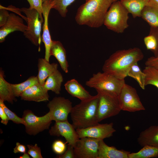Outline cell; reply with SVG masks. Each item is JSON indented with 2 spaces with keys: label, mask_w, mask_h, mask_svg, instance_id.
<instances>
[{
  "label": "cell",
  "mask_w": 158,
  "mask_h": 158,
  "mask_svg": "<svg viewBox=\"0 0 158 158\" xmlns=\"http://www.w3.org/2000/svg\"><path fill=\"white\" fill-rule=\"evenodd\" d=\"M66 143L61 140H56L53 142L52 145L53 151L58 155L64 153L66 151Z\"/></svg>",
  "instance_id": "34"
},
{
  "label": "cell",
  "mask_w": 158,
  "mask_h": 158,
  "mask_svg": "<svg viewBox=\"0 0 158 158\" xmlns=\"http://www.w3.org/2000/svg\"><path fill=\"white\" fill-rule=\"evenodd\" d=\"M22 118L25 122L26 132L30 135H35L45 130L48 129L52 120L48 112L42 116H36L31 110H25Z\"/></svg>",
  "instance_id": "9"
},
{
  "label": "cell",
  "mask_w": 158,
  "mask_h": 158,
  "mask_svg": "<svg viewBox=\"0 0 158 158\" xmlns=\"http://www.w3.org/2000/svg\"><path fill=\"white\" fill-rule=\"evenodd\" d=\"M30 4L29 8L34 9L37 10L38 12L40 19L44 22V18L42 14L43 13L42 6V0H27Z\"/></svg>",
  "instance_id": "33"
},
{
  "label": "cell",
  "mask_w": 158,
  "mask_h": 158,
  "mask_svg": "<svg viewBox=\"0 0 158 158\" xmlns=\"http://www.w3.org/2000/svg\"><path fill=\"white\" fill-rule=\"evenodd\" d=\"M64 87L69 94L81 101L87 100L93 97L75 79L68 81L64 84Z\"/></svg>",
  "instance_id": "20"
},
{
  "label": "cell",
  "mask_w": 158,
  "mask_h": 158,
  "mask_svg": "<svg viewBox=\"0 0 158 158\" xmlns=\"http://www.w3.org/2000/svg\"><path fill=\"white\" fill-rule=\"evenodd\" d=\"M129 12L121 1L114 2L106 14L104 24L109 29L115 32H123L129 26Z\"/></svg>",
  "instance_id": "5"
},
{
  "label": "cell",
  "mask_w": 158,
  "mask_h": 158,
  "mask_svg": "<svg viewBox=\"0 0 158 158\" xmlns=\"http://www.w3.org/2000/svg\"><path fill=\"white\" fill-rule=\"evenodd\" d=\"M26 16L28 28L23 32L25 37L36 46L40 45L42 41L41 32L42 23L37 11L29 8H23L19 9Z\"/></svg>",
  "instance_id": "7"
},
{
  "label": "cell",
  "mask_w": 158,
  "mask_h": 158,
  "mask_svg": "<svg viewBox=\"0 0 158 158\" xmlns=\"http://www.w3.org/2000/svg\"><path fill=\"white\" fill-rule=\"evenodd\" d=\"M150 0H120L133 18L141 17V11Z\"/></svg>",
  "instance_id": "23"
},
{
  "label": "cell",
  "mask_w": 158,
  "mask_h": 158,
  "mask_svg": "<svg viewBox=\"0 0 158 158\" xmlns=\"http://www.w3.org/2000/svg\"><path fill=\"white\" fill-rule=\"evenodd\" d=\"M79 138L89 137L99 140L109 138L113 135L116 130L113 123L99 124L84 128L76 129Z\"/></svg>",
  "instance_id": "12"
},
{
  "label": "cell",
  "mask_w": 158,
  "mask_h": 158,
  "mask_svg": "<svg viewBox=\"0 0 158 158\" xmlns=\"http://www.w3.org/2000/svg\"><path fill=\"white\" fill-rule=\"evenodd\" d=\"M85 0L86 1H87L88 0Z\"/></svg>",
  "instance_id": "45"
},
{
  "label": "cell",
  "mask_w": 158,
  "mask_h": 158,
  "mask_svg": "<svg viewBox=\"0 0 158 158\" xmlns=\"http://www.w3.org/2000/svg\"><path fill=\"white\" fill-rule=\"evenodd\" d=\"M139 151L130 153L128 158H151L158 157V148L149 145H145Z\"/></svg>",
  "instance_id": "26"
},
{
  "label": "cell",
  "mask_w": 158,
  "mask_h": 158,
  "mask_svg": "<svg viewBox=\"0 0 158 158\" xmlns=\"http://www.w3.org/2000/svg\"><path fill=\"white\" fill-rule=\"evenodd\" d=\"M38 83H39L37 76H32L22 83L11 85L14 96L15 97H18L26 90Z\"/></svg>",
  "instance_id": "27"
},
{
  "label": "cell",
  "mask_w": 158,
  "mask_h": 158,
  "mask_svg": "<svg viewBox=\"0 0 158 158\" xmlns=\"http://www.w3.org/2000/svg\"><path fill=\"white\" fill-rule=\"evenodd\" d=\"M25 152V146L18 142H17L16 144V146L14 148L13 152L15 153L19 152L24 153Z\"/></svg>",
  "instance_id": "41"
},
{
  "label": "cell",
  "mask_w": 158,
  "mask_h": 158,
  "mask_svg": "<svg viewBox=\"0 0 158 158\" xmlns=\"http://www.w3.org/2000/svg\"><path fill=\"white\" fill-rule=\"evenodd\" d=\"M9 15L7 10L0 5V27L4 25L6 22Z\"/></svg>",
  "instance_id": "36"
},
{
  "label": "cell",
  "mask_w": 158,
  "mask_h": 158,
  "mask_svg": "<svg viewBox=\"0 0 158 158\" xmlns=\"http://www.w3.org/2000/svg\"><path fill=\"white\" fill-rule=\"evenodd\" d=\"M11 83L7 82L4 78V72L0 71V99L7 101L12 104L16 99L13 94Z\"/></svg>",
  "instance_id": "25"
},
{
  "label": "cell",
  "mask_w": 158,
  "mask_h": 158,
  "mask_svg": "<svg viewBox=\"0 0 158 158\" xmlns=\"http://www.w3.org/2000/svg\"><path fill=\"white\" fill-rule=\"evenodd\" d=\"M143 58L142 51L138 47L118 50L105 61L102 70L119 78L124 79L132 66Z\"/></svg>",
  "instance_id": "1"
},
{
  "label": "cell",
  "mask_w": 158,
  "mask_h": 158,
  "mask_svg": "<svg viewBox=\"0 0 158 158\" xmlns=\"http://www.w3.org/2000/svg\"><path fill=\"white\" fill-rule=\"evenodd\" d=\"M28 150V153L33 158H43L41 153V150L37 144L34 145H27Z\"/></svg>",
  "instance_id": "35"
},
{
  "label": "cell",
  "mask_w": 158,
  "mask_h": 158,
  "mask_svg": "<svg viewBox=\"0 0 158 158\" xmlns=\"http://www.w3.org/2000/svg\"><path fill=\"white\" fill-rule=\"evenodd\" d=\"M150 34L154 35L156 37L157 41V46L156 50L153 52L154 56L158 57V28L152 27L150 30Z\"/></svg>",
  "instance_id": "40"
},
{
  "label": "cell",
  "mask_w": 158,
  "mask_h": 158,
  "mask_svg": "<svg viewBox=\"0 0 158 158\" xmlns=\"http://www.w3.org/2000/svg\"><path fill=\"white\" fill-rule=\"evenodd\" d=\"M146 66L154 67L158 68V57H151L147 59L145 62Z\"/></svg>",
  "instance_id": "38"
},
{
  "label": "cell",
  "mask_w": 158,
  "mask_h": 158,
  "mask_svg": "<svg viewBox=\"0 0 158 158\" xmlns=\"http://www.w3.org/2000/svg\"></svg>",
  "instance_id": "46"
},
{
  "label": "cell",
  "mask_w": 158,
  "mask_h": 158,
  "mask_svg": "<svg viewBox=\"0 0 158 158\" xmlns=\"http://www.w3.org/2000/svg\"><path fill=\"white\" fill-rule=\"evenodd\" d=\"M63 81L62 75L57 70L48 77L43 86L48 91L51 90L56 94H59Z\"/></svg>",
  "instance_id": "24"
},
{
  "label": "cell",
  "mask_w": 158,
  "mask_h": 158,
  "mask_svg": "<svg viewBox=\"0 0 158 158\" xmlns=\"http://www.w3.org/2000/svg\"><path fill=\"white\" fill-rule=\"evenodd\" d=\"M130 152L119 150L107 145L103 140L99 142L97 158H128Z\"/></svg>",
  "instance_id": "17"
},
{
  "label": "cell",
  "mask_w": 158,
  "mask_h": 158,
  "mask_svg": "<svg viewBox=\"0 0 158 158\" xmlns=\"http://www.w3.org/2000/svg\"><path fill=\"white\" fill-rule=\"evenodd\" d=\"M141 17L153 28H158V4L150 0L142 9Z\"/></svg>",
  "instance_id": "19"
},
{
  "label": "cell",
  "mask_w": 158,
  "mask_h": 158,
  "mask_svg": "<svg viewBox=\"0 0 158 158\" xmlns=\"http://www.w3.org/2000/svg\"><path fill=\"white\" fill-rule=\"evenodd\" d=\"M50 54L54 56L58 61L62 70L65 73L68 72V63L66 52L61 43L59 41L52 40L50 50Z\"/></svg>",
  "instance_id": "21"
},
{
  "label": "cell",
  "mask_w": 158,
  "mask_h": 158,
  "mask_svg": "<svg viewBox=\"0 0 158 158\" xmlns=\"http://www.w3.org/2000/svg\"><path fill=\"white\" fill-rule=\"evenodd\" d=\"M97 92L98 98L97 117L98 122L120 113L121 109L118 96L105 91Z\"/></svg>",
  "instance_id": "6"
},
{
  "label": "cell",
  "mask_w": 158,
  "mask_h": 158,
  "mask_svg": "<svg viewBox=\"0 0 158 158\" xmlns=\"http://www.w3.org/2000/svg\"><path fill=\"white\" fill-rule=\"evenodd\" d=\"M121 110L135 112L145 110L136 90L126 83L118 96Z\"/></svg>",
  "instance_id": "8"
},
{
  "label": "cell",
  "mask_w": 158,
  "mask_h": 158,
  "mask_svg": "<svg viewBox=\"0 0 158 158\" xmlns=\"http://www.w3.org/2000/svg\"><path fill=\"white\" fill-rule=\"evenodd\" d=\"M0 117L1 119V123L5 125H6L9 120L3 108L1 106H0Z\"/></svg>",
  "instance_id": "39"
},
{
  "label": "cell",
  "mask_w": 158,
  "mask_h": 158,
  "mask_svg": "<svg viewBox=\"0 0 158 158\" xmlns=\"http://www.w3.org/2000/svg\"><path fill=\"white\" fill-rule=\"evenodd\" d=\"M28 153L25 152L24 153L23 155L19 157V158H30V157L29 156Z\"/></svg>",
  "instance_id": "42"
},
{
  "label": "cell",
  "mask_w": 158,
  "mask_h": 158,
  "mask_svg": "<svg viewBox=\"0 0 158 158\" xmlns=\"http://www.w3.org/2000/svg\"><path fill=\"white\" fill-rule=\"evenodd\" d=\"M142 71L145 74V86L152 85L158 89V68L146 66Z\"/></svg>",
  "instance_id": "28"
},
{
  "label": "cell",
  "mask_w": 158,
  "mask_h": 158,
  "mask_svg": "<svg viewBox=\"0 0 158 158\" xmlns=\"http://www.w3.org/2000/svg\"><path fill=\"white\" fill-rule=\"evenodd\" d=\"M117 1V0H114V1Z\"/></svg>",
  "instance_id": "44"
},
{
  "label": "cell",
  "mask_w": 158,
  "mask_h": 158,
  "mask_svg": "<svg viewBox=\"0 0 158 158\" xmlns=\"http://www.w3.org/2000/svg\"><path fill=\"white\" fill-rule=\"evenodd\" d=\"M57 157L59 158H75L74 147L68 144L67 149L64 153L62 154L59 155Z\"/></svg>",
  "instance_id": "37"
},
{
  "label": "cell",
  "mask_w": 158,
  "mask_h": 158,
  "mask_svg": "<svg viewBox=\"0 0 158 158\" xmlns=\"http://www.w3.org/2000/svg\"><path fill=\"white\" fill-rule=\"evenodd\" d=\"M42 6L44 20L43 33L42 36V40L45 47L44 58L49 61V59L51 56L50 54V50L52 40H51L49 30L48 19L49 14L51 9H52V6L48 0H43Z\"/></svg>",
  "instance_id": "15"
},
{
  "label": "cell",
  "mask_w": 158,
  "mask_h": 158,
  "mask_svg": "<svg viewBox=\"0 0 158 158\" xmlns=\"http://www.w3.org/2000/svg\"><path fill=\"white\" fill-rule=\"evenodd\" d=\"M48 91L43 85L38 83L26 90L21 94L20 97L22 100L25 101H46L49 100Z\"/></svg>",
  "instance_id": "16"
},
{
  "label": "cell",
  "mask_w": 158,
  "mask_h": 158,
  "mask_svg": "<svg viewBox=\"0 0 158 158\" xmlns=\"http://www.w3.org/2000/svg\"><path fill=\"white\" fill-rule=\"evenodd\" d=\"M127 76L134 78L142 89H145V74L141 71L138 63H135L131 67L128 73Z\"/></svg>",
  "instance_id": "29"
},
{
  "label": "cell",
  "mask_w": 158,
  "mask_h": 158,
  "mask_svg": "<svg viewBox=\"0 0 158 158\" xmlns=\"http://www.w3.org/2000/svg\"><path fill=\"white\" fill-rule=\"evenodd\" d=\"M4 101L0 99V106L2 107L8 116L9 120L17 124H22L24 126L25 122L24 119L17 116L14 113L9 109L5 104Z\"/></svg>",
  "instance_id": "31"
},
{
  "label": "cell",
  "mask_w": 158,
  "mask_h": 158,
  "mask_svg": "<svg viewBox=\"0 0 158 158\" xmlns=\"http://www.w3.org/2000/svg\"><path fill=\"white\" fill-rule=\"evenodd\" d=\"M152 0L153 1H154L155 2L158 4V0Z\"/></svg>",
  "instance_id": "43"
},
{
  "label": "cell",
  "mask_w": 158,
  "mask_h": 158,
  "mask_svg": "<svg viewBox=\"0 0 158 158\" xmlns=\"http://www.w3.org/2000/svg\"><path fill=\"white\" fill-rule=\"evenodd\" d=\"M47 106L51 120L55 122L68 120V115L73 108L71 101L62 97H54Z\"/></svg>",
  "instance_id": "10"
},
{
  "label": "cell",
  "mask_w": 158,
  "mask_h": 158,
  "mask_svg": "<svg viewBox=\"0 0 158 158\" xmlns=\"http://www.w3.org/2000/svg\"><path fill=\"white\" fill-rule=\"evenodd\" d=\"M98 100L97 94L87 100L81 101L73 107L71 116L72 124L76 129L85 128L99 123L97 117Z\"/></svg>",
  "instance_id": "3"
},
{
  "label": "cell",
  "mask_w": 158,
  "mask_h": 158,
  "mask_svg": "<svg viewBox=\"0 0 158 158\" xmlns=\"http://www.w3.org/2000/svg\"><path fill=\"white\" fill-rule=\"evenodd\" d=\"M52 5V9L56 10L62 17H65L68 7L75 0H48Z\"/></svg>",
  "instance_id": "30"
},
{
  "label": "cell",
  "mask_w": 158,
  "mask_h": 158,
  "mask_svg": "<svg viewBox=\"0 0 158 158\" xmlns=\"http://www.w3.org/2000/svg\"><path fill=\"white\" fill-rule=\"evenodd\" d=\"M144 41L147 49L150 50L153 52L156 50L157 46V41L154 35L150 33L148 35L144 37Z\"/></svg>",
  "instance_id": "32"
},
{
  "label": "cell",
  "mask_w": 158,
  "mask_h": 158,
  "mask_svg": "<svg viewBox=\"0 0 158 158\" xmlns=\"http://www.w3.org/2000/svg\"><path fill=\"white\" fill-rule=\"evenodd\" d=\"M114 0H88L78 9L75 17L77 23L93 28L104 24L108 8Z\"/></svg>",
  "instance_id": "2"
},
{
  "label": "cell",
  "mask_w": 158,
  "mask_h": 158,
  "mask_svg": "<svg viewBox=\"0 0 158 158\" xmlns=\"http://www.w3.org/2000/svg\"><path fill=\"white\" fill-rule=\"evenodd\" d=\"M22 18L13 13L9 14L5 24L0 29V42H4L6 36L11 33L16 31L24 32L27 29Z\"/></svg>",
  "instance_id": "14"
},
{
  "label": "cell",
  "mask_w": 158,
  "mask_h": 158,
  "mask_svg": "<svg viewBox=\"0 0 158 158\" xmlns=\"http://www.w3.org/2000/svg\"><path fill=\"white\" fill-rule=\"evenodd\" d=\"M99 140L89 137L79 138L74 147L75 158H97Z\"/></svg>",
  "instance_id": "11"
},
{
  "label": "cell",
  "mask_w": 158,
  "mask_h": 158,
  "mask_svg": "<svg viewBox=\"0 0 158 158\" xmlns=\"http://www.w3.org/2000/svg\"><path fill=\"white\" fill-rule=\"evenodd\" d=\"M137 141L142 147L149 145L158 148V125L151 126L142 131Z\"/></svg>",
  "instance_id": "18"
},
{
  "label": "cell",
  "mask_w": 158,
  "mask_h": 158,
  "mask_svg": "<svg viewBox=\"0 0 158 158\" xmlns=\"http://www.w3.org/2000/svg\"><path fill=\"white\" fill-rule=\"evenodd\" d=\"M49 133L51 136L64 137L66 142L73 147L79 139L76 129L68 120L55 122Z\"/></svg>",
  "instance_id": "13"
},
{
  "label": "cell",
  "mask_w": 158,
  "mask_h": 158,
  "mask_svg": "<svg viewBox=\"0 0 158 158\" xmlns=\"http://www.w3.org/2000/svg\"><path fill=\"white\" fill-rule=\"evenodd\" d=\"M125 83L124 79L103 72L94 74L85 82V85L96 91L107 92L118 96Z\"/></svg>",
  "instance_id": "4"
},
{
  "label": "cell",
  "mask_w": 158,
  "mask_h": 158,
  "mask_svg": "<svg viewBox=\"0 0 158 158\" xmlns=\"http://www.w3.org/2000/svg\"><path fill=\"white\" fill-rule=\"evenodd\" d=\"M57 63H50L45 58H40L38 60V74L37 77L39 83L43 85L48 77L58 70Z\"/></svg>",
  "instance_id": "22"
}]
</instances>
